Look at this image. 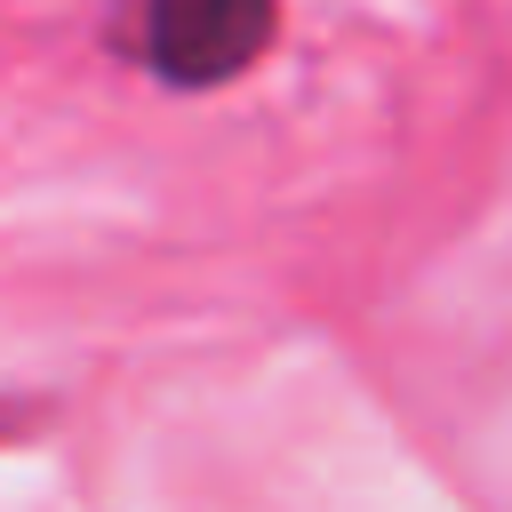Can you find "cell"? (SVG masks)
Returning a JSON list of instances; mask_svg holds the SVG:
<instances>
[{"label": "cell", "mask_w": 512, "mask_h": 512, "mask_svg": "<svg viewBox=\"0 0 512 512\" xmlns=\"http://www.w3.org/2000/svg\"><path fill=\"white\" fill-rule=\"evenodd\" d=\"M272 40V0H144L136 48L168 88H216Z\"/></svg>", "instance_id": "1"}]
</instances>
